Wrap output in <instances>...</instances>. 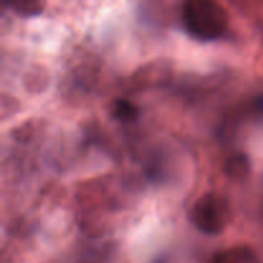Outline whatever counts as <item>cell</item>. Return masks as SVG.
I'll use <instances>...</instances> for the list:
<instances>
[{
    "instance_id": "obj_1",
    "label": "cell",
    "mask_w": 263,
    "mask_h": 263,
    "mask_svg": "<svg viewBox=\"0 0 263 263\" xmlns=\"http://www.w3.org/2000/svg\"><path fill=\"white\" fill-rule=\"evenodd\" d=\"M181 21L187 35L202 43H211L223 37L230 25L228 10L220 3L210 0L185 3Z\"/></svg>"
},
{
    "instance_id": "obj_2",
    "label": "cell",
    "mask_w": 263,
    "mask_h": 263,
    "mask_svg": "<svg viewBox=\"0 0 263 263\" xmlns=\"http://www.w3.org/2000/svg\"><path fill=\"white\" fill-rule=\"evenodd\" d=\"M190 218L200 233L216 236L229 225L230 207L222 195L217 193H205L194 203Z\"/></svg>"
},
{
    "instance_id": "obj_3",
    "label": "cell",
    "mask_w": 263,
    "mask_h": 263,
    "mask_svg": "<svg viewBox=\"0 0 263 263\" xmlns=\"http://www.w3.org/2000/svg\"><path fill=\"white\" fill-rule=\"evenodd\" d=\"M211 263H259V259L249 247L235 246L218 252Z\"/></svg>"
},
{
    "instance_id": "obj_4",
    "label": "cell",
    "mask_w": 263,
    "mask_h": 263,
    "mask_svg": "<svg viewBox=\"0 0 263 263\" xmlns=\"http://www.w3.org/2000/svg\"><path fill=\"white\" fill-rule=\"evenodd\" d=\"M225 174L228 175L230 179L234 180H241L249 174L251 170V162L249 158L243 153L234 154L233 157L225 162Z\"/></svg>"
},
{
    "instance_id": "obj_5",
    "label": "cell",
    "mask_w": 263,
    "mask_h": 263,
    "mask_svg": "<svg viewBox=\"0 0 263 263\" xmlns=\"http://www.w3.org/2000/svg\"><path fill=\"white\" fill-rule=\"evenodd\" d=\"M112 115L120 122H134L138 120L139 108L127 99H117L113 103Z\"/></svg>"
},
{
    "instance_id": "obj_6",
    "label": "cell",
    "mask_w": 263,
    "mask_h": 263,
    "mask_svg": "<svg viewBox=\"0 0 263 263\" xmlns=\"http://www.w3.org/2000/svg\"><path fill=\"white\" fill-rule=\"evenodd\" d=\"M10 8L13 13L23 18L35 17V15L41 14L44 12L45 4L40 2H23V3H12V4H5Z\"/></svg>"
}]
</instances>
